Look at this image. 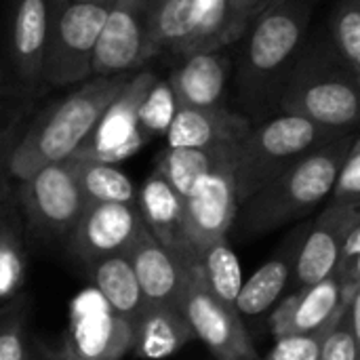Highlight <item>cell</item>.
<instances>
[{"instance_id": "obj_1", "label": "cell", "mask_w": 360, "mask_h": 360, "mask_svg": "<svg viewBox=\"0 0 360 360\" xmlns=\"http://www.w3.org/2000/svg\"><path fill=\"white\" fill-rule=\"evenodd\" d=\"M133 72L93 76L74 93L46 108L8 156V171L23 181L38 169L68 160L91 135L105 108L127 86Z\"/></svg>"}, {"instance_id": "obj_2", "label": "cell", "mask_w": 360, "mask_h": 360, "mask_svg": "<svg viewBox=\"0 0 360 360\" xmlns=\"http://www.w3.org/2000/svg\"><path fill=\"white\" fill-rule=\"evenodd\" d=\"M314 0H276L245 30L238 59V91L245 105L259 114L268 110L297 59Z\"/></svg>"}, {"instance_id": "obj_3", "label": "cell", "mask_w": 360, "mask_h": 360, "mask_svg": "<svg viewBox=\"0 0 360 360\" xmlns=\"http://www.w3.org/2000/svg\"><path fill=\"white\" fill-rule=\"evenodd\" d=\"M356 133H344L333 141L302 156L281 175L262 186L238 209L243 228L257 236L308 217L329 198L340 165L344 162Z\"/></svg>"}, {"instance_id": "obj_4", "label": "cell", "mask_w": 360, "mask_h": 360, "mask_svg": "<svg viewBox=\"0 0 360 360\" xmlns=\"http://www.w3.org/2000/svg\"><path fill=\"white\" fill-rule=\"evenodd\" d=\"M359 82L333 51L314 49L295 59L276 103L283 114L338 133H354L360 116Z\"/></svg>"}, {"instance_id": "obj_5", "label": "cell", "mask_w": 360, "mask_h": 360, "mask_svg": "<svg viewBox=\"0 0 360 360\" xmlns=\"http://www.w3.org/2000/svg\"><path fill=\"white\" fill-rule=\"evenodd\" d=\"M340 135L344 133L319 127L291 114H283L251 127L247 137L236 146L234 158V186L238 207L302 156L333 141Z\"/></svg>"}, {"instance_id": "obj_6", "label": "cell", "mask_w": 360, "mask_h": 360, "mask_svg": "<svg viewBox=\"0 0 360 360\" xmlns=\"http://www.w3.org/2000/svg\"><path fill=\"white\" fill-rule=\"evenodd\" d=\"M112 2L72 0L49 13L42 84L63 86L91 78V61Z\"/></svg>"}, {"instance_id": "obj_7", "label": "cell", "mask_w": 360, "mask_h": 360, "mask_svg": "<svg viewBox=\"0 0 360 360\" xmlns=\"http://www.w3.org/2000/svg\"><path fill=\"white\" fill-rule=\"evenodd\" d=\"M179 310L215 360H257V350L234 306L219 302L205 285L196 264L190 268Z\"/></svg>"}, {"instance_id": "obj_8", "label": "cell", "mask_w": 360, "mask_h": 360, "mask_svg": "<svg viewBox=\"0 0 360 360\" xmlns=\"http://www.w3.org/2000/svg\"><path fill=\"white\" fill-rule=\"evenodd\" d=\"M19 200L32 230L44 236H68L86 205L70 158L25 177L19 184Z\"/></svg>"}, {"instance_id": "obj_9", "label": "cell", "mask_w": 360, "mask_h": 360, "mask_svg": "<svg viewBox=\"0 0 360 360\" xmlns=\"http://www.w3.org/2000/svg\"><path fill=\"white\" fill-rule=\"evenodd\" d=\"M156 76L150 70L133 74L118 97L105 108L91 135L70 158L114 165L133 156L148 141L137 127V114Z\"/></svg>"}, {"instance_id": "obj_10", "label": "cell", "mask_w": 360, "mask_h": 360, "mask_svg": "<svg viewBox=\"0 0 360 360\" xmlns=\"http://www.w3.org/2000/svg\"><path fill=\"white\" fill-rule=\"evenodd\" d=\"M143 228L137 205L86 202L70 236V251L86 268L124 255Z\"/></svg>"}, {"instance_id": "obj_11", "label": "cell", "mask_w": 360, "mask_h": 360, "mask_svg": "<svg viewBox=\"0 0 360 360\" xmlns=\"http://www.w3.org/2000/svg\"><path fill=\"white\" fill-rule=\"evenodd\" d=\"M238 215L234 165L205 175L184 198V234L194 253L228 238Z\"/></svg>"}, {"instance_id": "obj_12", "label": "cell", "mask_w": 360, "mask_h": 360, "mask_svg": "<svg viewBox=\"0 0 360 360\" xmlns=\"http://www.w3.org/2000/svg\"><path fill=\"white\" fill-rule=\"evenodd\" d=\"M152 0H114L101 25L93 61V76H112L133 72L148 63L146 25Z\"/></svg>"}, {"instance_id": "obj_13", "label": "cell", "mask_w": 360, "mask_h": 360, "mask_svg": "<svg viewBox=\"0 0 360 360\" xmlns=\"http://www.w3.org/2000/svg\"><path fill=\"white\" fill-rule=\"evenodd\" d=\"M359 224L360 205L327 202V207L319 213L308 236L302 240L295 253V264H293L295 289L314 285L333 272L346 234Z\"/></svg>"}, {"instance_id": "obj_14", "label": "cell", "mask_w": 360, "mask_h": 360, "mask_svg": "<svg viewBox=\"0 0 360 360\" xmlns=\"http://www.w3.org/2000/svg\"><path fill=\"white\" fill-rule=\"evenodd\" d=\"M124 255L148 304L179 306L192 266L181 264L146 228L139 230Z\"/></svg>"}, {"instance_id": "obj_15", "label": "cell", "mask_w": 360, "mask_h": 360, "mask_svg": "<svg viewBox=\"0 0 360 360\" xmlns=\"http://www.w3.org/2000/svg\"><path fill=\"white\" fill-rule=\"evenodd\" d=\"M143 228L181 264L194 266L196 253L184 234V198L154 171L137 190Z\"/></svg>"}, {"instance_id": "obj_16", "label": "cell", "mask_w": 360, "mask_h": 360, "mask_svg": "<svg viewBox=\"0 0 360 360\" xmlns=\"http://www.w3.org/2000/svg\"><path fill=\"white\" fill-rule=\"evenodd\" d=\"M46 38V0H13L8 21V57L19 80L30 89H38L42 84Z\"/></svg>"}, {"instance_id": "obj_17", "label": "cell", "mask_w": 360, "mask_h": 360, "mask_svg": "<svg viewBox=\"0 0 360 360\" xmlns=\"http://www.w3.org/2000/svg\"><path fill=\"white\" fill-rule=\"evenodd\" d=\"M253 122L224 105L215 108H177L169 129L167 148H215L238 146Z\"/></svg>"}, {"instance_id": "obj_18", "label": "cell", "mask_w": 360, "mask_h": 360, "mask_svg": "<svg viewBox=\"0 0 360 360\" xmlns=\"http://www.w3.org/2000/svg\"><path fill=\"white\" fill-rule=\"evenodd\" d=\"M344 312L346 308L340 306V285L331 272L327 278L300 287L289 297H285L276 310H272L268 325L276 340L285 335L316 331L323 325L340 319Z\"/></svg>"}, {"instance_id": "obj_19", "label": "cell", "mask_w": 360, "mask_h": 360, "mask_svg": "<svg viewBox=\"0 0 360 360\" xmlns=\"http://www.w3.org/2000/svg\"><path fill=\"white\" fill-rule=\"evenodd\" d=\"M181 57L184 61L173 68L167 80L177 108L221 105L230 74V59L221 51H196Z\"/></svg>"}, {"instance_id": "obj_20", "label": "cell", "mask_w": 360, "mask_h": 360, "mask_svg": "<svg viewBox=\"0 0 360 360\" xmlns=\"http://www.w3.org/2000/svg\"><path fill=\"white\" fill-rule=\"evenodd\" d=\"M131 352L143 360L169 359L194 340V331L179 306L146 304V308L131 321Z\"/></svg>"}, {"instance_id": "obj_21", "label": "cell", "mask_w": 360, "mask_h": 360, "mask_svg": "<svg viewBox=\"0 0 360 360\" xmlns=\"http://www.w3.org/2000/svg\"><path fill=\"white\" fill-rule=\"evenodd\" d=\"M236 146H215V148H167L158 154L156 173L181 196L186 198L190 190L205 175L234 165Z\"/></svg>"}, {"instance_id": "obj_22", "label": "cell", "mask_w": 360, "mask_h": 360, "mask_svg": "<svg viewBox=\"0 0 360 360\" xmlns=\"http://www.w3.org/2000/svg\"><path fill=\"white\" fill-rule=\"evenodd\" d=\"M196 0H152L146 25V59L158 53L186 55L194 32Z\"/></svg>"}, {"instance_id": "obj_23", "label": "cell", "mask_w": 360, "mask_h": 360, "mask_svg": "<svg viewBox=\"0 0 360 360\" xmlns=\"http://www.w3.org/2000/svg\"><path fill=\"white\" fill-rule=\"evenodd\" d=\"M89 272L112 314L131 323L146 308L148 302L139 289V283L131 270L127 255L108 257L91 266Z\"/></svg>"}, {"instance_id": "obj_24", "label": "cell", "mask_w": 360, "mask_h": 360, "mask_svg": "<svg viewBox=\"0 0 360 360\" xmlns=\"http://www.w3.org/2000/svg\"><path fill=\"white\" fill-rule=\"evenodd\" d=\"M293 264H295V255L281 251L270 262H266L259 270H255L253 276L247 283H243L238 291L234 304L236 312L245 316H259L266 310H270L283 295L291 278Z\"/></svg>"}, {"instance_id": "obj_25", "label": "cell", "mask_w": 360, "mask_h": 360, "mask_svg": "<svg viewBox=\"0 0 360 360\" xmlns=\"http://www.w3.org/2000/svg\"><path fill=\"white\" fill-rule=\"evenodd\" d=\"M76 179L84 202H120L137 205V190L127 173L114 165L95 160H74Z\"/></svg>"}, {"instance_id": "obj_26", "label": "cell", "mask_w": 360, "mask_h": 360, "mask_svg": "<svg viewBox=\"0 0 360 360\" xmlns=\"http://www.w3.org/2000/svg\"><path fill=\"white\" fill-rule=\"evenodd\" d=\"M196 268L207 289L219 302L228 306L236 304L238 291L243 287V270L228 238H221L209 245L205 251L196 253Z\"/></svg>"}, {"instance_id": "obj_27", "label": "cell", "mask_w": 360, "mask_h": 360, "mask_svg": "<svg viewBox=\"0 0 360 360\" xmlns=\"http://www.w3.org/2000/svg\"><path fill=\"white\" fill-rule=\"evenodd\" d=\"M238 38L232 0H196L194 32L186 55L196 51H221Z\"/></svg>"}, {"instance_id": "obj_28", "label": "cell", "mask_w": 360, "mask_h": 360, "mask_svg": "<svg viewBox=\"0 0 360 360\" xmlns=\"http://www.w3.org/2000/svg\"><path fill=\"white\" fill-rule=\"evenodd\" d=\"M333 53L360 80V0H340L331 21Z\"/></svg>"}, {"instance_id": "obj_29", "label": "cell", "mask_w": 360, "mask_h": 360, "mask_svg": "<svg viewBox=\"0 0 360 360\" xmlns=\"http://www.w3.org/2000/svg\"><path fill=\"white\" fill-rule=\"evenodd\" d=\"M25 281V251L17 228L0 221V304L17 297Z\"/></svg>"}, {"instance_id": "obj_30", "label": "cell", "mask_w": 360, "mask_h": 360, "mask_svg": "<svg viewBox=\"0 0 360 360\" xmlns=\"http://www.w3.org/2000/svg\"><path fill=\"white\" fill-rule=\"evenodd\" d=\"M177 112V103L173 97V91L167 80H154L150 91L146 93L139 114H137V127L146 139H152L156 135H165L173 116Z\"/></svg>"}, {"instance_id": "obj_31", "label": "cell", "mask_w": 360, "mask_h": 360, "mask_svg": "<svg viewBox=\"0 0 360 360\" xmlns=\"http://www.w3.org/2000/svg\"><path fill=\"white\" fill-rule=\"evenodd\" d=\"M27 331L25 306L21 300L0 304V360H27Z\"/></svg>"}, {"instance_id": "obj_32", "label": "cell", "mask_w": 360, "mask_h": 360, "mask_svg": "<svg viewBox=\"0 0 360 360\" xmlns=\"http://www.w3.org/2000/svg\"><path fill=\"white\" fill-rule=\"evenodd\" d=\"M342 316L323 325L316 331H310V333H295V335L276 338L272 350L268 352V356L264 360H321L323 342L329 335V331L342 321Z\"/></svg>"}, {"instance_id": "obj_33", "label": "cell", "mask_w": 360, "mask_h": 360, "mask_svg": "<svg viewBox=\"0 0 360 360\" xmlns=\"http://www.w3.org/2000/svg\"><path fill=\"white\" fill-rule=\"evenodd\" d=\"M329 202L338 205H360V139L354 137L344 162L338 169Z\"/></svg>"}, {"instance_id": "obj_34", "label": "cell", "mask_w": 360, "mask_h": 360, "mask_svg": "<svg viewBox=\"0 0 360 360\" xmlns=\"http://www.w3.org/2000/svg\"><path fill=\"white\" fill-rule=\"evenodd\" d=\"M360 335H356L346 319L329 331V335L323 342L321 348V360H359Z\"/></svg>"}, {"instance_id": "obj_35", "label": "cell", "mask_w": 360, "mask_h": 360, "mask_svg": "<svg viewBox=\"0 0 360 360\" xmlns=\"http://www.w3.org/2000/svg\"><path fill=\"white\" fill-rule=\"evenodd\" d=\"M234 2V21H236V32L243 38L245 30L249 27V23L272 2L276 0H232Z\"/></svg>"}, {"instance_id": "obj_36", "label": "cell", "mask_w": 360, "mask_h": 360, "mask_svg": "<svg viewBox=\"0 0 360 360\" xmlns=\"http://www.w3.org/2000/svg\"><path fill=\"white\" fill-rule=\"evenodd\" d=\"M27 360H57V352H51L46 348H40L36 352H30V359Z\"/></svg>"}, {"instance_id": "obj_37", "label": "cell", "mask_w": 360, "mask_h": 360, "mask_svg": "<svg viewBox=\"0 0 360 360\" xmlns=\"http://www.w3.org/2000/svg\"><path fill=\"white\" fill-rule=\"evenodd\" d=\"M68 2H72V0H46V4H49V13H55V11H59L63 4H68Z\"/></svg>"}, {"instance_id": "obj_38", "label": "cell", "mask_w": 360, "mask_h": 360, "mask_svg": "<svg viewBox=\"0 0 360 360\" xmlns=\"http://www.w3.org/2000/svg\"><path fill=\"white\" fill-rule=\"evenodd\" d=\"M57 360H82V359H76V356H72L68 350H63V352H57Z\"/></svg>"}, {"instance_id": "obj_39", "label": "cell", "mask_w": 360, "mask_h": 360, "mask_svg": "<svg viewBox=\"0 0 360 360\" xmlns=\"http://www.w3.org/2000/svg\"><path fill=\"white\" fill-rule=\"evenodd\" d=\"M4 91V78H2V61H0V93Z\"/></svg>"}, {"instance_id": "obj_40", "label": "cell", "mask_w": 360, "mask_h": 360, "mask_svg": "<svg viewBox=\"0 0 360 360\" xmlns=\"http://www.w3.org/2000/svg\"><path fill=\"white\" fill-rule=\"evenodd\" d=\"M95 2H114V0H95Z\"/></svg>"}]
</instances>
